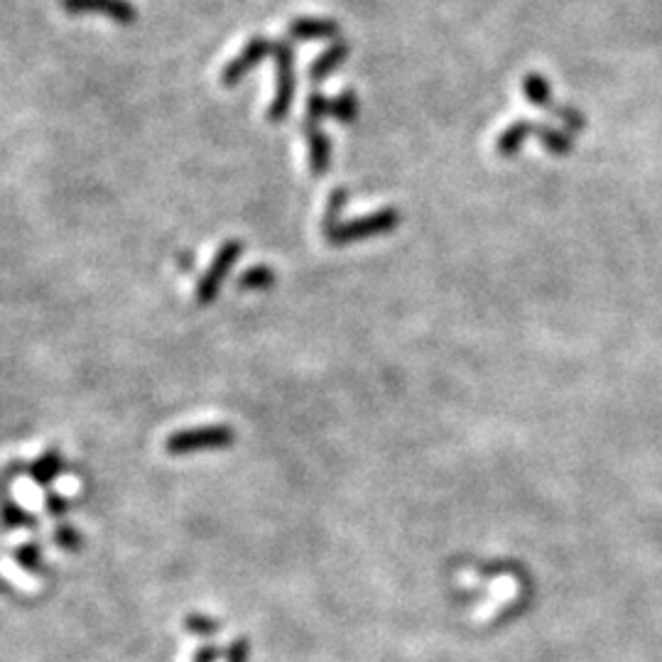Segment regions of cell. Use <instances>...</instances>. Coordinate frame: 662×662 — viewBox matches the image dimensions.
Returning a JSON list of instances; mask_svg holds the SVG:
<instances>
[{"mask_svg": "<svg viewBox=\"0 0 662 662\" xmlns=\"http://www.w3.org/2000/svg\"><path fill=\"white\" fill-rule=\"evenodd\" d=\"M233 442H236V432L229 425L192 427V430L170 434L165 442V452L172 457H182V454L209 452V449H229Z\"/></svg>", "mask_w": 662, "mask_h": 662, "instance_id": "cell-1", "label": "cell"}, {"mask_svg": "<svg viewBox=\"0 0 662 662\" xmlns=\"http://www.w3.org/2000/svg\"><path fill=\"white\" fill-rule=\"evenodd\" d=\"M243 251H246L243 241H226L224 246L216 251L214 260H211V265L206 268V273L197 282V290H194V300H197L199 305L206 307L216 300L221 285H224V280L229 278L233 265L238 263V258H241Z\"/></svg>", "mask_w": 662, "mask_h": 662, "instance_id": "cell-2", "label": "cell"}, {"mask_svg": "<svg viewBox=\"0 0 662 662\" xmlns=\"http://www.w3.org/2000/svg\"><path fill=\"white\" fill-rule=\"evenodd\" d=\"M273 54H275V64H278V89H275V99L270 103L268 121L278 123L287 118L292 96H295V69H292V59H295V54H292L290 42H275Z\"/></svg>", "mask_w": 662, "mask_h": 662, "instance_id": "cell-3", "label": "cell"}, {"mask_svg": "<svg viewBox=\"0 0 662 662\" xmlns=\"http://www.w3.org/2000/svg\"><path fill=\"white\" fill-rule=\"evenodd\" d=\"M273 47H275V42H270L268 37H253V40L243 47L241 54L226 64L224 74H221V84L229 86V89L231 86H236L238 81L251 72L255 64H260L265 57L273 54Z\"/></svg>", "mask_w": 662, "mask_h": 662, "instance_id": "cell-4", "label": "cell"}, {"mask_svg": "<svg viewBox=\"0 0 662 662\" xmlns=\"http://www.w3.org/2000/svg\"><path fill=\"white\" fill-rule=\"evenodd\" d=\"M59 3L72 15L99 13L123 25H130L138 20V10H135L128 0H59Z\"/></svg>", "mask_w": 662, "mask_h": 662, "instance_id": "cell-5", "label": "cell"}, {"mask_svg": "<svg viewBox=\"0 0 662 662\" xmlns=\"http://www.w3.org/2000/svg\"><path fill=\"white\" fill-rule=\"evenodd\" d=\"M349 57V45L346 42H334L327 52L319 54L312 64H309V79L312 81H324L334 69H339L341 64Z\"/></svg>", "mask_w": 662, "mask_h": 662, "instance_id": "cell-6", "label": "cell"}, {"mask_svg": "<svg viewBox=\"0 0 662 662\" xmlns=\"http://www.w3.org/2000/svg\"><path fill=\"white\" fill-rule=\"evenodd\" d=\"M319 128L322 126H305V135L309 145V165H312V175L322 177L329 167V140Z\"/></svg>", "mask_w": 662, "mask_h": 662, "instance_id": "cell-7", "label": "cell"}, {"mask_svg": "<svg viewBox=\"0 0 662 662\" xmlns=\"http://www.w3.org/2000/svg\"><path fill=\"white\" fill-rule=\"evenodd\" d=\"M27 471H30V476L35 479V484L50 486L52 481L64 471L62 454H59V449H47L45 454H40V457L32 461Z\"/></svg>", "mask_w": 662, "mask_h": 662, "instance_id": "cell-8", "label": "cell"}, {"mask_svg": "<svg viewBox=\"0 0 662 662\" xmlns=\"http://www.w3.org/2000/svg\"><path fill=\"white\" fill-rule=\"evenodd\" d=\"M336 35H339V25L331 23V20L302 18L290 25V37H295V40H327V37Z\"/></svg>", "mask_w": 662, "mask_h": 662, "instance_id": "cell-9", "label": "cell"}, {"mask_svg": "<svg viewBox=\"0 0 662 662\" xmlns=\"http://www.w3.org/2000/svg\"><path fill=\"white\" fill-rule=\"evenodd\" d=\"M275 285V270L268 265H253L238 278V290L241 292H260L270 290Z\"/></svg>", "mask_w": 662, "mask_h": 662, "instance_id": "cell-10", "label": "cell"}, {"mask_svg": "<svg viewBox=\"0 0 662 662\" xmlns=\"http://www.w3.org/2000/svg\"><path fill=\"white\" fill-rule=\"evenodd\" d=\"M15 562L30 574H42L45 572V560H42V547L35 542H25L15 550Z\"/></svg>", "mask_w": 662, "mask_h": 662, "instance_id": "cell-11", "label": "cell"}, {"mask_svg": "<svg viewBox=\"0 0 662 662\" xmlns=\"http://www.w3.org/2000/svg\"><path fill=\"white\" fill-rule=\"evenodd\" d=\"M184 628L197 638H211L224 628V623L211 616H204V613H189L187 621H184Z\"/></svg>", "mask_w": 662, "mask_h": 662, "instance_id": "cell-12", "label": "cell"}, {"mask_svg": "<svg viewBox=\"0 0 662 662\" xmlns=\"http://www.w3.org/2000/svg\"><path fill=\"white\" fill-rule=\"evenodd\" d=\"M523 89H525V96H528L533 103H537V106H552L550 84H547L540 74H528L523 81Z\"/></svg>", "mask_w": 662, "mask_h": 662, "instance_id": "cell-13", "label": "cell"}, {"mask_svg": "<svg viewBox=\"0 0 662 662\" xmlns=\"http://www.w3.org/2000/svg\"><path fill=\"white\" fill-rule=\"evenodd\" d=\"M331 116L339 118L341 123H354L358 116V101L354 91H344L339 99L331 101Z\"/></svg>", "mask_w": 662, "mask_h": 662, "instance_id": "cell-14", "label": "cell"}, {"mask_svg": "<svg viewBox=\"0 0 662 662\" xmlns=\"http://www.w3.org/2000/svg\"><path fill=\"white\" fill-rule=\"evenodd\" d=\"M54 545L59 547V550H67V552H79L81 545H84V540H81L79 530L72 528V525H57L54 528V535H52Z\"/></svg>", "mask_w": 662, "mask_h": 662, "instance_id": "cell-15", "label": "cell"}, {"mask_svg": "<svg viewBox=\"0 0 662 662\" xmlns=\"http://www.w3.org/2000/svg\"><path fill=\"white\" fill-rule=\"evenodd\" d=\"M248 658H251V643L243 636L233 638V643L224 653V662H248Z\"/></svg>", "mask_w": 662, "mask_h": 662, "instance_id": "cell-16", "label": "cell"}, {"mask_svg": "<svg viewBox=\"0 0 662 662\" xmlns=\"http://www.w3.org/2000/svg\"><path fill=\"white\" fill-rule=\"evenodd\" d=\"M45 506H47V510H50V515H54V518H62V515L72 508V503H69L67 498L57 496V493H50L45 501Z\"/></svg>", "mask_w": 662, "mask_h": 662, "instance_id": "cell-17", "label": "cell"}, {"mask_svg": "<svg viewBox=\"0 0 662 662\" xmlns=\"http://www.w3.org/2000/svg\"><path fill=\"white\" fill-rule=\"evenodd\" d=\"M221 655H224V653H221L219 645L206 643V645H202V648L197 650V653H194V662H219Z\"/></svg>", "mask_w": 662, "mask_h": 662, "instance_id": "cell-18", "label": "cell"}]
</instances>
